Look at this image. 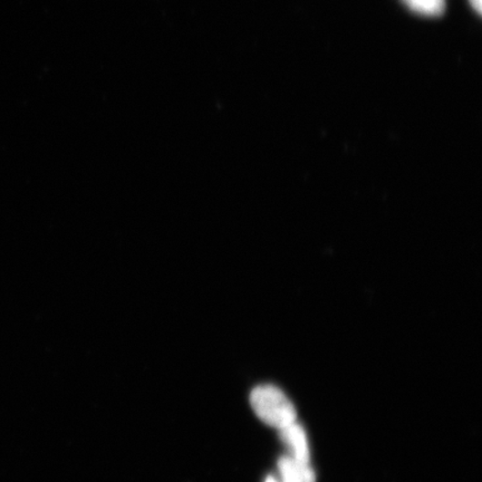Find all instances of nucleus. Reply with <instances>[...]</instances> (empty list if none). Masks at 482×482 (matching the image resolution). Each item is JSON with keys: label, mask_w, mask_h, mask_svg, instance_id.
<instances>
[{"label": "nucleus", "mask_w": 482, "mask_h": 482, "mask_svg": "<svg viewBox=\"0 0 482 482\" xmlns=\"http://www.w3.org/2000/svg\"><path fill=\"white\" fill-rule=\"evenodd\" d=\"M402 3L422 16L436 17L445 13V0H401Z\"/></svg>", "instance_id": "4"}, {"label": "nucleus", "mask_w": 482, "mask_h": 482, "mask_svg": "<svg viewBox=\"0 0 482 482\" xmlns=\"http://www.w3.org/2000/svg\"><path fill=\"white\" fill-rule=\"evenodd\" d=\"M281 482H315L314 470L309 464H301L291 456H283L278 462Z\"/></svg>", "instance_id": "3"}, {"label": "nucleus", "mask_w": 482, "mask_h": 482, "mask_svg": "<svg viewBox=\"0 0 482 482\" xmlns=\"http://www.w3.org/2000/svg\"><path fill=\"white\" fill-rule=\"evenodd\" d=\"M266 482H278V481L276 480V479L274 478V477H271V476H270V477H268L267 479H266Z\"/></svg>", "instance_id": "6"}, {"label": "nucleus", "mask_w": 482, "mask_h": 482, "mask_svg": "<svg viewBox=\"0 0 482 482\" xmlns=\"http://www.w3.org/2000/svg\"><path fill=\"white\" fill-rule=\"evenodd\" d=\"M280 438L288 446L291 458L301 462V464H309L310 454L308 436L299 424L294 422V424L280 429Z\"/></svg>", "instance_id": "2"}, {"label": "nucleus", "mask_w": 482, "mask_h": 482, "mask_svg": "<svg viewBox=\"0 0 482 482\" xmlns=\"http://www.w3.org/2000/svg\"><path fill=\"white\" fill-rule=\"evenodd\" d=\"M469 3L472 8H474L476 12L480 15L482 9V0H469Z\"/></svg>", "instance_id": "5"}, {"label": "nucleus", "mask_w": 482, "mask_h": 482, "mask_svg": "<svg viewBox=\"0 0 482 482\" xmlns=\"http://www.w3.org/2000/svg\"><path fill=\"white\" fill-rule=\"evenodd\" d=\"M250 404L261 421L276 429H283L298 419L294 404L274 385L255 388L251 392Z\"/></svg>", "instance_id": "1"}]
</instances>
